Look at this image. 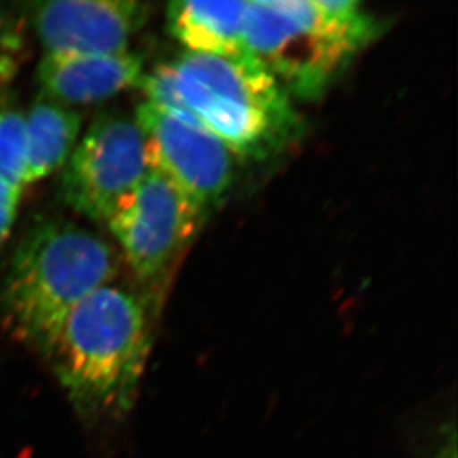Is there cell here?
Segmentation results:
<instances>
[{
  "label": "cell",
  "instance_id": "5",
  "mask_svg": "<svg viewBox=\"0 0 458 458\" xmlns=\"http://www.w3.org/2000/svg\"><path fill=\"white\" fill-rule=\"evenodd\" d=\"M60 196L88 220L106 221L150 171L143 132L119 113H100L61 169Z\"/></svg>",
  "mask_w": 458,
  "mask_h": 458
},
{
  "label": "cell",
  "instance_id": "3",
  "mask_svg": "<svg viewBox=\"0 0 458 458\" xmlns=\"http://www.w3.org/2000/svg\"><path fill=\"white\" fill-rule=\"evenodd\" d=\"M148 352V307L110 284L70 311L47 358L74 411L97 421L134 405Z\"/></svg>",
  "mask_w": 458,
  "mask_h": 458
},
{
  "label": "cell",
  "instance_id": "10",
  "mask_svg": "<svg viewBox=\"0 0 458 458\" xmlns=\"http://www.w3.org/2000/svg\"><path fill=\"white\" fill-rule=\"evenodd\" d=\"M248 2L180 0L166 9V26L174 39L191 54L239 58L248 55L245 20Z\"/></svg>",
  "mask_w": 458,
  "mask_h": 458
},
{
  "label": "cell",
  "instance_id": "8",
  "mask_svg": "<svg viewBox=\"0 0 458 458\" xmlns=\"http://www.w3.org/2000/svg\"><path fill=\"white\" fill-rule=\"evenodd\" d=\"M137 0H51L31 6V24L45 52L117 55L148 22Z\"/></svg>",
  "mask_w": 458,
  "mask_h": 458
},
{
  "label": "cell",
  "instance_id": "6",
  "mask_svg": "<svg viewBox=\"0 0 458 458\" xmlns=\"http://www.w3.org/2000/svg\"><path fill=\"white\" fill-rule=\"evenodd\" d=\"M202 218L177 187L150 169L104 223L137 279L152 284L195 234Z\"/></svg>",
  "mask_w": 458,
  "mask_h": 458
},
{
  "label": "cell",
  "instance_id": "11",
  "mask_svg": "<svg viewBox=\"0 0 458 458\" xmlns=\"http://www.w3.org/2000/svg\"><path fill=\"white\" fill-rule=\"evenodd\" d=\"M26 116L27 186L64 168L81 140L83 117L73 107L42 97Z\"/></svg>",
  "mask_w": 458,
  "mask_h": 458
},
{
  "label": "cell",
  "instance_id": "9",
  "mask_svg": "<svg viewBox=\"0 0 458 458\" xmlns=\"http://www.w3.org/2000/svg\"><path fill=\"white\" fill-rule=\"evenodd\" d=\"M144 74L143 58L130 51L117 55L45 52L36 78L44 97L74 108L139 87Z\"/></svg>",
  "mask_w": 458,
  "mask_h": 458
},
{
  "label": "cell",
  "instance_id": "7",
  "mask_svg": "<svg viewBox=\"0 0 458 458\" xmlns=\"http://www.w3.org/2000/svg\"><path fill=\"white\" fill-rule=\"evenodd\" d=\"M135 122L143 132L148 166L166 178L207 216L220 204L234 177V155L205 128L143 101Z\"/></svg>",
  "mask_w": 458,
  "mask_h": 458
},
{
  "label": "cell",
  "instance_id": "15",
  "mask_svg": "<svg viewBox=\"0 0 458 458\" xmlns=\"http://www.w3.org/2000/svg\"><path fill=\"white\" fill-rule=\"evenodd\" d=\"M441 458H455V444L453 442V445H451L450 450L446 448L444 450V454H442Z\"/></svg>",
  "mask_w": 458,
  "mask_h": 458
},
{
  "label": "cell",
  "instance_id": "4",
  "mask_svg": "<svg viewBox=\"0 0 458 458\" xmlns=\"http://www.w3.org/2000/svg\"><path fill=\"white\" fill-rule=\"evenodd\" d=\"M376 33V20L358 0L248 2V55L301 100L324 96Z\"/></svg>",
  "mask_w": 458,
  "mask_h": 458
},
{
  "label": "cell",
  "instance_id": "12",
  "mask_svg": "<svg viewBox=\"0 0 458 458\" xmlns=\"http://www.w3.org/2000/svg\"><path fill=\"white\" fill-rule=\"evenodd\" d=\"M26 116L17 108H0V178L18 195L27 186Z\"/></svg>",
  "mask_w": 458,
  "mask_h": 458
},
{
  "label": "cell",
  "instance_id": "14",
  "mask_svg": "<svg viewBox=\"0 0 458 458\" xmlns=\"http://www.w3.org/2000/svg\"><path fill=\"white\" fill-rule=\"evenodd\" d=\"M0 193H13V195L18 196V198H21V195H18L17 191H13L11 187L6 184V182L0 178Z\"/></svg>",
  "mask_w": 458,
  "mask_h": 458
},
{
  "label": "cell",
  "instance_id": "13",
  "mask_svg": "<svg viewBox=\"0 0 458 458\" xmlns=\"http://www.w3.org/2000/svg\"><path fill=\"white\" fill-rule=\"evenodd\" d=\"M20 202L21 198L13 193H0V247L13 232Z\"/></svg>",
  "mask_w": 458,
  "mask_h": 458
},
{
  "label": "cell",
  "instance_id": "2",
  "mask_svg": "<svg viewBox=\"0 0 458 458\" xmlns=\"http://www.w3.org/2000/svg\"><path fill=\"white\" fill-rule=\"evenodd\" d=\"M117 273L116 250L100 234L73 221H39L18 242L4 275V327L47 358L70 311Z\"/></svg>",
  "mask_w": 458,
  "mask_h": 458
},
{
  "label": "cell",
  "instance_id": "16",
  "mask_svg": "<svg viewBox=\"0 0 458 458\" xmlns=\"http://www.w3.org/2000/svg\"><path fill=\"white\" fill-rule=\"evenodd\" d=\"M4 26H6V22H4V13H0V36L4 35Z\"/></svg>",
  "mask_w": 458,
  "mask_h": 458
},
{
  "label": "cell",
  "instance_id": "1",
  "mask_svg": "<svg viewBox=\"0 0 458 458\" xmlns=\"http://www.w3.org/2000/svg\"><path fill=\"white\" fill-rule=\"evenodd\" d=\"M148 103L216 135L234 156L264 160L299 135L288 92L251 56L184 52L144 79Z\"/></svg>",
  "mask_w": 458,
  "mask_h": 458
}]
</instances>
